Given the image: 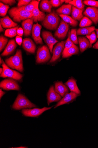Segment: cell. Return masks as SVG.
I'll list each match as a JSON object with an SVG mask.
<instances>
[{
    "label": "cell",
    "instance_id": "6da1fadb",
    "mask_svg": "<svg viewBox=\"0 0 98 148\" xmlns=\"http://www.w3.org/2000/svg\"><path fill=\"white\" fill-rule=\"evenodd\" d=\"M8 13L14 21L18 23L31 18L33 16L32 12L26 11L18 7L11 8L9 11Z\"/></svg>",
    "mask_w": 98,
    "mask_h": 148
},
{
    "label": "cell",
    "instance_id": "7a4b0ae2",
    "mask_svg": "<svg viewBox=\"0 0 98 148\" xmlns=\"http://www.w3.org/2000/svg\"><path fill=\"white\" fill-rule=\"evenodd\" d=\"M7 65L10 68L23 72L24 71L22 51L17 50L16 54L5 60Z\"/></svg>",
    "mask_w": 98,
    "mask_h": 148
},
{
    "label": "cell",
    "instance_id": "3957f363",
    "mask_svg": "<svg viewBox=\"0 0 98 148\" xmlns=\"http://www.w3.org/2000/svg\"><path fill=\"white\" fill-rule=\"evenodd\" d=\"M60 18L54 10L48 14L42 22V25L45 28L51 30L56 29L60 22Z\"/></svg>",
    "mask_w": 98,
    "mask_h": 148
},
{
    "label": "cell",
    "instance_id": "277c9868",
    "mask_svg": "<svg viewBox=\"0 0 98 148\" xmlns=\"http://www.w3.org/2000/svg\"><path fill=\"white\" fill-rule=\"evenodd\" d=\"M36 106L24 95L19 94L13 105L12 108L15 110H20L22 109L32 108Z\"/></svg>",
    "mask_w": 98,
    "mask_h": 148
},
{
    "label": "cell",
    "instance_id": "5b68a950",
    "mask_svg": "<svg viewBox=\"0 0 98 148\" xmlns=\"http://www.w3.org/2000/svg\"><path fill=\"white\" fill-rule=\"evenodd\" d=\"M51 56L48 47L44 45L39 47L37 52L36 62L40 64L45 63L51 59Z\"/></svg>",
    "mask_w": 98,
    "mask_h": 148
},
{
    "label": "cell",
    "instance_id": "8992f818",
    "mask_svg": "<svg viewBox=\"0 0 98 148\" xmlns=\"http://www.w3.org/2000/svg\"><path fill=\"white\" fill-rule=\"evenodd\" d=\"M2 66L3 70L2 73L1 74V77H9L18 80H21L22 78L23 75L22 74L10 69L3 60Z\"/></svg>",
    "mask_w": 98,
    "mask_h": 148
},
{
    "label": "cell",
    "instance_id": "52a82bcc",
    "mask_svg": "<svg viewBox=\"0 0 98 148\" xmlns=\"http://www.w3.org/2000/svg\"><path fill=\"white\" fill-rule=\"evenodd\" d=\"M0 87L7 90H19L20 89L17 83L11 79H6L2 81L0 84Z\"/></svg>",
    "mask_w": 98,
    "mask_h": 148
},
{
    "label": "cell",
    "instance_id": "ba28073f",
    "mask_svg": "<svg viewBox=\"0 0 98 148\" xmlns=\"http://www.w3.org/2000/svg\"><path fill=\"white\" fill-rule=\"evenodd\" d=\"M69 29V26L67 23L61 20L58 28L54 34V36L59 39H64L66 36Z\"/></svg>",
    "mask_w": 98,
    "mask_h": 148
},
{
    "label": "cell",
    "instance_id": "9c48e42d",
    "mask_svg": "<svg viewBox=\"0 0 98 148\" xmlns=\"http://www.w3.org/2000/svg\"><path fill=\"white\" fill-rule=\"evenodd\" d=\"M53 107H45L41 109L36 108L32 109H23L22 110V113L26 116L36 117L41 115L45 112L51 109Z\"/></svg>",
    "mask_w": 98,
    "mask_h": 148
},
{
    "label": "cell",
    "instance_id": "30bf717a",
    "mask_svg": "<svg viewBox=\"0 0 98 148\" xmlns=\"http://www.w3.org/2000/svg\"><path fill=\"white\" fill-rule=\"evenodd\" d=\"M83 14L89 18L95 25L98 23V8L94 7H88Z\"/></svg>",
    "mask_w": 98,
    "mask_h": 148
},
{
    "label": "cell",
    "instance_id": "8fae6325",
    "mask_svg": "<svg viewBox=\"0 0 98 148\" xmlns=\"http://www.w3.org/2000/svg\"><path fill=\"white\" fill-rule=\"evenodd\" d=\"M42 36L45 42L48 46L50 52L52 53L53 46L58 41L53 37L52 34L49 32H43Z\"/></svg>",
    "mask_w": 98,
    "mask_h": 148
},
{
    "label": "cell",
    "instance_id": "7c38bea8",
    "mask_svg": "<svg viewBox=\"0 0 98 148\" xmlns=\"http://www.w3.org/2000/svg\"><path fill=\"white\" fill-rule=\"evenodd\" d=\"M65 42L63 41L58 43L53 48V55L49 62L52 63L56 61L60 57L65 47Z\"/></svg>",
    "mask_w": 98,
    "mask_h": 148
},
{
    "label": "cell",
    "instance_id": "4fadbf2b",
    "mask_svg": "<svg viewBox=\"0 0 98 148\" xmlns=\"http://www.w3.org/2000/svg\"><path fill=\"white\" fill-rule=\"evenodd\" d=\"M41 28V25L39 24L38 23L34 24L33 26L32 32V37L35 42L37 44H43V40L40 36Z\"/></svg>",
    "mask_w": 98,
    "mask_h": 148
},
{
    "label": "cell",
    "instance_id": "5bb4252c",
    "mask_svg": "<svg viewBox=\"0 0 98 148\" xmlns=\"http://www.w3.org/2000/svg\"><path fill=\"white\" fill-rule=\"evenodd\" d=\"M79 95L72 92L66 93L63 98L55 105L54 108H56L58 106L62 105L72 102Z\"/></svg>",
    "mask_w": 98,
    "mask_h": 148
},
{
    "label": "cell",
    "instance_id": "9a60e30c",
    "mask_svg": "<svg viewBox=\"0 0 98 148\" xmlns=\"http://www.w3.org/2000/svg\"><path fill=\"white\" fill-rule=\"evenodd\" d=\"M62 97L56 92L53 86H51L47 93V103L49 105L50 103L54 102H57L60 100Z\"/></svg>",
    "mask_w": 98,
    "mask_h": 148
},
{
    "label": "cell",
    "instance_id": "2e32d148",
    "mask_svg": "<svg viewBox=\"0 0 98 148\" xmlns=\"http://www.w3.org/2000/svg\"><path fill=\"white\" fill-rule=\"evenodd\" d=\"M34 21V19L32 17L22 22V25L25 36H28L31 35Z\"/></svg>",
    "mask_w": 98,
    "mask_h": 148
},
{
    "label": "cell",
    "instance_id": "e0dca14e",
    "mask_svg": "<svg viewBox=\"0 0 98 148\" xmlns=\"http://www.w3.org/2000/svg\"><path fill=\"white\" fill-rule=\"evenodd\" d=\"M22 47L24 49L28 52L32 53H34L35 52L36 46L32 40L30 38L23 39Z\"/></svg>",
    "mask_w": 98,
    "mask_h": 148
},
{
    "label": "cell",
    "instance_id": "ac0fdd59",
    "mask_svg": "<svg viewBox=\"0 0 98 148\" xmlns=\"http://www.w3.org/2000/svg\"><path fill=\"white\" fill-rule=\"evenodd\" d=\"M54 90L62 97L69 91L68 87L64 85L61 82L55 83Z\"/></svg>",
    "mask_w": 98,
    "mask_h": 148
},
{
    "label": "cell",
    "instance_id": "d6986e66",
    "mask_svg": "<svg viewBox=\"0 0 98 148\" xmlns=\"http://www.w3.org/2000/svg\"><path fill=\"white\" fill-rule=\"evenodd\" d=\"M17 46L15 39L9 40L3 52L1 54L2 56L10 55L15 51Z\"/></svg>",
    "mask_w": 98,
    "mask_h": 148
},
{
    "label": "cell",
    "instance_id": "ffe728a7",
    "mask_svg": "<svg viewBox=\"0 0 98 148\" xmlns=\"http://www.w3.org/2000/svg\"><path fill=\"white\" fill-rule=\"evenodd\" d=\"M0 24L5 29L15 28L18 25L17 23L14 22L8 16L1 18Z\"/></svg>",
    "mask_w": 98,
    "mask_h": 148
},
{
    "label": "cell",
    "instance_id": "44dd1931",
    "mask_svg": "<svg viewBox=\"0 0 98 148\" xmlns=\"http://www.w3.org/2000/svg\"><path fill=\"white\" fill-rule=\"evenodd\" d=\"M33 14L32 18L35 22L38 21L43 22L45 19L46 16L43 12L39 10L38 7L35 8L32 12Z\"/></svg>",
    "mask_w": 98,
    "mask_h": 148
},
{
    "label": "cell",
    "instance_id": "7402d4cb",
    "mask_svg": "<svg viewBox=\"0 0 98 148\" xmlns=\"http://www.w3.org/2000/svg\"><path fill=\"white\" fill-rule=\"evenodd\" d=\"M65 84L71 92H74L78 95L80 94V92L77 86L76 81L75 79L73 78L69 79Z\"/></svg>",
    "mask_w": 98,
    "mask_h": 148
},
{
    "label": "cell",
    "instance_id": "603a6c76",
    "mask_svg": "<svg viewBox=\"0 0 98 148\" xmlns=\"http://www.w3.org/2000/svg\"><path fill=\"white\" fill-rule=\"evenodd\" d=\"M78 42L79 44L80 51L81 53L89 47L90 42L89 40L85 37H78Z\"/></svg>",
    "mask_w": 98,
    "mask_h": 148
},
{
    "label": "cell",
    "instance_id": "cb8c5ba5",
    "mask_svg": "<svg viewBox=\"0 0 98 148\" xmlns=\"http://www.w3.org/2000/svg\"><path fill=\"white\" fill-rule=\"evenodd\" d=\"M72 5L71 4L64 5L58 9L56 12L60 14L69 16L72 12Z\"/></svg>",
    "mask_w": 98,
    "mask_h": 148
},
{
    "label": "cell",
    "instance_id": "d4e9b609",
    "mask_svg": "<svg viewBox=\"0 0 98 148\" xmlns=\"http://www.w3.org/2000/svg\"><path fill=\"white\" fill-rule=\"evenodd\" d=\"M84 10V8L80 9L72 5V18L75 20L80 21L83 17L82 12Z\"/></svg>",
    "mask_w": 98,
    "mask_h": 148
},
{
    "label": "cell",
    "instance_id": "484cf974",
    "mask_svg": "<svg viewBox=\"0 0 98 148\" xmlns=\"http://www.w3.org/2000/svg\"><path fill=\"white\" fill-rule=\"evenodd\" d=\"M79 52L78 47L75 45L62 52V58H66L74 55L77 54Z\"/></svg>",
    "mask_w": 98,
    "mask_h": 148
},
{
    "label": "cell",
    "instance_id": "4316f807",
    "mask_svg": "<svg viewBox=\"0 0 98 148\" xmlns=\"http://www.w3.org/2000/svg\"><path fill=\"white\" fill-rule=\"evenodd\" d=\"M95 29L94 26L80 28L77 30L76 33L78 35H89Z\"/></svg>",
    "mask_w": 98,
    "mask_h": 148
},
{
    "label": "cell",
    "instance_id": "83f0119b",
    "mask_svg": "<svg viewBox=\"0 0 98 148\" xmlns=\"http://www.w3.org/2000/svg\"><path fill=\"white\" fill-rule=\"evenodd\" d=\"M40 7L41 10L43 12L49 13L51 12L52 6L49 1L47 0L42 1L40 3Z\"/></svg>",
    "mask_w": 98,
    "mask_h": 148
},
{
    "label": "cell",
    "instance_id": "f1b7e54d",
    "mask_svg": "<svg viewBox=\"0 0 98 148\" xmlns=\"http://www.w3.org/2000/svg\"><path fill=\"white\" fill-rule=\"evenodd\" d=\"M39 2L36 1H32L28 5L24 6L20 8L27 11L32 12L36 7H38Z\"/></svg>",
    "mask_w": 98,
    "mask_h": 148
},
{
    "label": "cell",
    "instance_id": "f546056e",
    "mask_svg": "<svg viewBox=\"0 0 98 148\" xmlns=\"http://www.w3.org/2000/svg\"><path fill=\"white\" fill-rule=\"evenodd\" d=\"M59 16L64 21L69 23L73 27H76L78 24L77 21L74 20L70 16L62 14H59Z\"/></svg>",
    "mask_w": 98,
    "mask_h": 148
},
{
    "label": "cell",
    "instance_id": "4dcf8cb0",
    "mask_svg": "<svg viewBox=\"0 0 98 148\" xmlns=\"http://www.w3.org/2000/svg\"><path fill=\"white\" fill-rule=\"evenodd\" d=\"M19 28V26H18L15 28L6 30L5 32V36L10 38H13L16 36L17 34V31Z\"/></svg>",
    "mask_w": 98,
    "mask_h": 148
},
{
    "label": "cell",
    "instance_id": "1f68e13d",
    "mask_svg": "<svg viewBox=\"0 0 98 148\" xmlns=\"http://www.w3.org/2000/svg\"><path fill=\"white\" fill-rule=\"evenodd\" d=\"M93 22L88 17L85 16L81 20L79 26L81 28L85 27L91 26L93 24Z\"/></svg>",
    "mask_w": 98,
    "mask_h": 148
},
{
    "label": "cell",
    "instance_id": "d6a6232c",
    "mask_svg": "<svg viewBox=\"0 0 98 148\" xmlns=\"http://www.w3.org/2000/svg\"><path fill=\"white\" fill-rule=\"evenodd\" d=\"M70 32L71 31H69L68 34V38L65 42V47L63 51H65L75 45L70 38Z\"/></svg>",
    "mask_w": 98,
    "mask_h": 148
},
{
    "label": "cell",
    "instance_id": "836d02e7",
    "mask_svg": "<svg viewBox=\"0 0 98 148\" xmlns=\"http://www.w3.org/2000/svg\"><path fill=\"white\" fill-rule=\"evenodd\" d=\"M69 4L80 9L84 8L85 7L83 1L81 0H74L70 2Z\"/></svg>",
    "mask_w": 98,
    "mask_h": 148
},
{
    "label": "cell",
    "instance_id": "e575fe53",
    "mask_svg": "<svg viewBox=\"0 0 98 148\" xmlns=\"http://www.w3.org/2000/svg\"><path fill=\"white\" fill-rule=\"evenodd\" d=\"M9 8V5L4 4L2 3H0V15L2 17L5 16Z\"/></svg>",
    "mask_w": 98,
    "mask_h": 148
},
{
    "label": "cell",
    "instance_id": "d590c367",
    "mask_svg": "<svg viewBox=\"0 0 98 148\" xmlns=\"http://www.w3.org/2000/svg\"><path fill=\"white\" fill-rule=\"evenodd\" d=\"M76 32V29H72L70 32V38L74 43L76 45L78 44V40Z\"/></svg>",
    "mask_w": 98,
    "mask_h": 148
},
{
    "label": "cell",
    "instance_id": "8d00e7d4",
    "mask_svg": "<svg viewBox=\"0 0 98 148\" xmlns=\"http://www.w3.org/2000/svg\"><path fill=\"white\" fill-rule=\"evenodd\" d=\"M87 37L90 42L89 48H91L92 47V45L95 43L97 40V36L95 32H93L89 35H87Z\"/></svg>",
    "mask_w": 98,
    "mask_h": 148
},
{
    "label": "cell",
    "instance_id": "74e56055",
    "mask_svg": "<svg viewBox=\"0 0 98 148\" xmlns=\"http://www.w3.org/2000/svg\"><path fill=\"white\" fill-rule=\"evenodd\" d=\"M8 39L3 36L0 37V51L1 52L7 45Z\"/></svg>",
    "mask_w": 98,
    "mask_h": 148
},
{
    "label": "cell",
    "instance_id": "f35d334b",
    "mask_svg": "<svg viewBox=\"0 0 98 148\" xmlns=\"http://www.w3.org/2000/svg\"><path fill=\"white\" fill-rule=\"evenodd\" d=\"M83 3L88 6L98 8V1L93 0H85L83 1Z\"/></svg>",
    "mask_w": 98,
    "mask_h": 148
},
{
    "label": "cell",
    "instance_id": "ab89813d",
    "mask_svg": "<svg viewBox=\"0 0 98 148\" xmlns=\"http://www.w3.org/2000/svg\"><path fill=\"white\" fill-rule=\"evenodd\" d=\"M31 1L30 0H19L18 1V7L20 8L24 6H25L28 4Z\"/></svg>",
    "mask_w": 98,
    "mask_h": 148
},
{
    "label": "cell",
    "instance_id": "60d3db41",
    "mask_svg": "<svg viewBox=\"0 0 98 148\" xmlns=\"http://www.w3.org/2000/svg\"><path fill=\"white\" fill-rule=\"evenodd\" d=\"M49 2L52 6L55 7H58L61 5L59 0H51Z\"/></svg>",
    "mask_w": 98,
    "mask_h": 148
},
{
    "label": "cell",
    "instance_id": "b9f144b4",
    "mask_svg": "<svg viewBox=\"0 0 98 148\" xmlns=\"http://www.w3.org/2000/svg\"><path fill=\"white\" fill-rule=\"evenodd\" d=\"M0 1L6 5H8L10 6L16 3L15 0H1Z\"/></svg>",
    "mask_w": 98,
    "mask_h": 148
},
{
    "label": "cell",
    "instance_id": "7bdbcfd3",
    "mask_svg": "<svg viewBox=\"0 0 98 148\" xmlns=\"http://www.w3.org/2000/svg\"><path fill=\"white\" fill-rule=\"evenodd\" d=\"M16 41L18 45H21L22 42V38L19 36H17L16 38Z\"/></svg>",
    "mask_w": 98,
    "mask_h": 148
},
{
    "label": "cell",
    "instance_id": "ee69618b",
    "mask_svg": "<svg viewBox=\"0 0 98 148\" xmlns=\"http://www.w3.org/2000/svg\"><path fill=\"white\" fill-rule=\"evenodd\" d=\"M24 33L23 29L21 28H19L17 31V34L19 36H22L23 35V33Z\"/></svg>",
    "mask_w": 98,
    "mask_h": 148
},
{
    "label": "cell",
    "instance_id": "f6af8a7d",
    "mask_svg": "<svg viewBox=\"0 0 98 148\" xmlns=\"http://www.w3.org/2000/svg\"><path fill=\"white\" fill-rule=\"evenodd\" d=\"M5 92L2 90L1 88L0 89V99H1L3 96L5 95Z\"/></svg>",
    "mask_w": 98,
    "mask_h": 148
},
{
    "label": "cell",
    "instance_id": "bcb514c9",
    "mask_svg": "<svg viewBox=\"0 0 98 148\" xmlns=\"http://www.w3.org/2000/svg\"><path fill=\"white\" fill-rule=\"evenodd\" d=\"M93 48L95 49H98V41L93 45Z\"/></svg>",
    "mask_w": 98,
    "mask_h": 148
},
{
    "label": "cell",
    "instance_id": "7dc6e473",
    "mask_svg": "<svg viewBox=\"0 0 98 148\" xmlns=\"http://www.w3.org/2000/svg\"><path fill=\"white\" fill-rule=\"evenodd\" d=\"M0 27H0V32H3L4 31V29H3V27L1 24H0Z\"/></svg>",
    "mask_w": 98,
    "mask_h": 148
},
{
    "label": "cell",
    "instance_id": "c3c4849f",
    "mask_svg": "<svg viewBox=\"0 0 98 148\" xmlns=\"http://www.w3.org/2000/svg\"><path fill=\"white\" fill-rule=\"evenodd\" d=\"M72 1H70V0H66L65 1L66 3H69L70 2H71Z\"/></svg>",
    "mask_w": 98,
    "mask_h": 148
},
{
    "label": "cell",
    "instance_id": "681fc988",
    "mask_svg": "<svg viewBox=\"0 0 98 148\" xmlns=\"http://www.w3.org/2000/svg\"><path fill=\"white\" fill-rule=\"evenodd\" d=\"M95 30L97 33V38H98V29H96Z\"/></svg>",
    "mask_w": 98,
    "mask_h": 148
},
{
    "label": "cell",
    "instance_id": "f907efd6",
    "mask_svg": "<svg viewBox=\"0 0 98 148\" xmlns=\"http://www.w3.org/2000/svg\"><path fill=\"white\" fill-rule=\"evenodd\" d=\"M3 70V68H1V69H0V74H1L2 73Z\"/></svg>",
    "mask_w": 98,
    "mask_h": 148
},
{
    "label": "cell",
    "instance_id": "816d5d0a",
    "mask_svg": "<svg viewBox=\"0 0 98 148\" xmlns=\"http://www.w3.org/2000/svg\"><path fill=\"white\" fill-rule=\"evenodd\" d=\"M3 63V60H2L1 58H0V64H1L2 63Z\"/></svg>",
    "mask_w": 98,
    "mask_h": 148
},
{
    "label": "cell",
    "instance_id": "f5cc1de1",
    "mask_svg": "<svg viewBox=\"0 0 98 148\" xmlns=\"http://www.w3.org/2000/svg\"><path fill=\"white\" fill-rule=\"evenodd\" d=\"M65 1H62V0H61V1H60L61 4H62L64 2H65Z\"/></svg>",
    "mask_w": 98,
    "mask_h": 148
},
{
    "label": "cell",
    "instance_id": "db71d44e",
    "mask_svg": "<svg viewBox=\"0 0 98 148\" xmlns=\"http://www.w3.org/2000/svg\"><path fill=\"white\" fill-rule=\"evenodd\" d=\"M14 148H27V147H14Z\"/></svg>",
    "mask_w": 98,
    "mask_h": 148
}]
</instances>
